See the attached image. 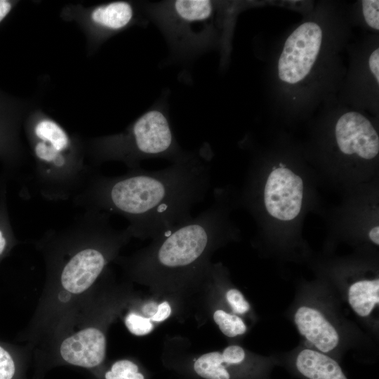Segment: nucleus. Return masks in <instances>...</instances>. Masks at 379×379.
I'll list each match as a JSON object with an SVG mask.
<instances>
[{
    "mask_svg": "<svg viewBox=\"0 0 379 379\" xmlns=\"http://www.w3.org/2000/svg\"><path fill=\"white\" fill-rule=\"evenodd\" d=\"M212 156L206 146L158 171L141 167L107 176L95 168L72 199L76 206L126 218L132 237L154 239L191 220L204 200Z\"/></svg>",
    "mask_w": 379,
    "mask_h": 379,
    "instance_id": "1",
    "label": "nucleus"
},
{
    "mask_svg": "<svg viewBox=\"0 0 379 379\" xmlns=\"http://www.w3.org/2000/svg\"><path fill=\"white\" fill-rule=\"evenodd\" d=\"M23 127L36 190L47 201L72 200L95 168L87 162L84 139L68 132L39 107L29 109Z\"/></svg>",
    "mask_w": 379,
    "mask_h": 379,
    "instance_id": "2",
    "label": "nucleus"
},
{
    "mask_svg": "<svg viewBox=\"0 0 379 379\" xmlns=\"http://www.w3.org/2000/svg\"><path fill=\"white\" fill-rule=\"evenodd\" d=\"M84 145L88 163L95 168L119 161L132 169L140 167L142 161L157 158L175 163L188 154L178 143L166 113L156 108L120 133L84 139Z\"/></svg>",
    "mask_w": 379,
    "mask_h": 379,
    "instance_id": "3",
    "label": "nucleus"
},
{
    "mask_svg": "<svg viewBox=\"0 0 379 379\" xmlns=\"http://www.w3.org/2000/svg\"><path fill=\"white\" fill-rule=\"evenodd\" d=\"M215 201L189 221L153 239L138 262L142 270L167 274L196 271L227 230L218 194Z\"/></svg>",
    "mask_w": 379,
    "mask_h": 379,
    "instance_id": "4",
    "label": "nucleus"
},
{
    "mask_svg": "<svg viewBox=\"0 0 379 379\" xmlns=\"http://www.w3.org/2000/svg\"><path fill=\"white\" fill-rule=\"evenodd\" d=\"M60 18L79 27L86 39L87 53L91 55L107 39L138 23L140 11L138 4L131 1H113L87 7L70 4L62 8Z\"/></svg>",
    "mask_w": 379,
    "mask_h": 379,
    "instance_id": "5",
    "label": "nucleus"
},
{
    "mask_svg": "<svg viewBox=\"0 0 379 379\" xmlns=\"http://www.w3.org/2000/svg\"><path fill=\"white\" fill-rule=\"evenodd\" d=\"M322 30L314 22L296 28L285 41L278 61V76L284 83L296 84L309 74L319 53Z\"/></svg>",
    "mask_w": 379,
    "mask_h": 379,
    "instance_id": "6",
    "label": "nucleus"
},
{
    "mask_svg": "<svg viewBox=\"0 0 379 379\" xmlns=\"http://www.w3.org/2000/svg\"><path fill=\"white\" fill-rule=\"evenodd\" d=\"M164 14L168 30L175 40L187 46L195 45L201 35L206 44V32L215 17L216 7L211 1L181 0L167 2ZM166 25V26H167Z\"/></svg>",
    "mask_w": 379,
    "mask_h": 379,
    "instance_id": "7",
    "label": "nucleus"
},
{
    "mask_svg": "<svg viewBox=\"0 0 379 379\" xmlns=\"http://www.w3.org/2000/svg\"><path fill=\"white\" fill-rule=\"evenodd\" d=\"M302 197V178L289 168L279 167L269 175L264 189V203L272 217L282 221L294 219L301 210Z\"/></svg>",
    "mask_w": 379,
    "mask_h": 379,
    "instance_id": "8",
    "label": "nucleus"
},
{
    "mask_svg": "<svg viewBox=\"0 0 379 379\" xmlns=\"http://www.w3.org/2000/svg\"><path fill=\"white\" fill-rule=\"evenodd\" d=\"M335 137L340 151L347 156L371 160L379 152V137L371 121L357 112H347L338 119Z\"/></svg>",
    "mask_w": 379,
    "mask_h": 379,
    "instance_id": "9",
    "label": "nucleus"
},
{
    "mask_svg": "<svg viewBox=\"0 0 379 379\" xmlns=\"http://www.w3.org/2000/svg\"><path fill=\"white\" fill-rule=\"evenodd\" d=\"M30 103L0 90V159L8 167H16L24 161L25 150L20 133Z\"/></svg>",
    "mask_w": 379,
    "mask_h": 379,
    "instance_id": "10",
    "label": "nucleus"
},
{
    "mask_svg": "<svg viewBox=\"0 0 379 379\" xmlns=\"http://www.w3.org/2000/svg\"><path fill=\"white\" fill-rule=\"evenodd\" d=\"M62 357L67 363L85 368L100 364L105 359L106 339L93 327L83 329L67 338L60 345Z\"/></svg>",
    "mask_w": 379,
    "mask_h": 379,
    "instance_id": "11",
    "label": "nucleus"
},
{
    "mask_svg": "<svg viewBox=\"0 0 379 379\" xmlns=\"http://www.w3.org/2000/svg\"><path fill=\"white\" fill-rule=\"evenodd\" d=\"M294 322L300 334L323 353L337 347L340 336L334 326L318 309L300 306L294 313Z\"/></svg>",
    "mask_w": 379,
    "mask_h": 379,
    "instance_id": "12",
    "label": "nucleus"
},
{
    "mask_svg": "<svg viewBox=\"0 0 379 379\" xmlns=\"http://www.w3.org/2000/svg\"><path fill=\"white\" fill-rule=\"evenodd\" d=\"M295 366L309 379H347L335 360L318 350H302L296 357Z\"/></svg>",
    "mask_w": 379,
    "mask_h": 379,
    "instance_id": "13",
    "label": "nucleus"
},
{
    "mask_svg": "<svg viewBox=\"0 0 379 379\" xmlns=\"http://www.w3.org/2000/svg\"><path fill=\"white\" fill-rule=\"evenodd\" d=\"M348 303L360 317L369 316L379 304V279H364L352 283L347 291Z\"/></svg>",
    "mask_w": 379,
    "mask_h": 379,
    "instance_id": "14",
    "label": "nucleus"
},
{
    "mask_svg": "<svg viewBox=\"0 0 379 379\" xmlns=\"http://www.w3.org/2000/svg\"><path fill=\"white\" fill-rule=\"evenodd\" d=\"M222 353L211 352L199 357L194 364L195 372L205 379H230V375L223 366Z\"/></svg>",
    "mask_w": 379,
    "mask_h": 379,
    "instance_id": "15",
    "label": "nucleus"
},
{
    "mask_svg": "<svg viewBox=\"0 0 379 379\" xmlns=\"http://www.w3.org/2000/svg\"><path fill=\"white\" fill-rule=\"evenodd\" d=\"M213 320L221 332L227 337H235L246 333L247 328L244 321L237 314H231L222 310H217Z\"/></svg>",
    "mask_w": 379,
    "mask_h": 379,
    "instance_id": "16",
    "label": "nucleus"
},
{
    "mask_svg": "<svg viewBox=\"0 0 379 379\" xmlns=\"http://www.w3.org/2000/svg\"><path fill=\"white\" fill-rule=\"evenodd\" d=\"M105 376V379H145L138 366L127 359L116 361Z\"/></svg>",
    "mask_w": 379,
    "mask_h": 379,
    "instance_id": "17",
    "label": "nucleus"
},
{
    "mask_svg": "<svg viewBox=\"0 0 379 379\" xmlns=\"http://www.w3.org/2000/svg\"><path fill=\"white\" fill-rule=\"evenodd\" d=\"M125 324L128 331L135 335H145L149 333L154 326L150 319L129 313L125 319Z\"/></svg>",
    "mask_w": 379,
    "mask_h": 379,
    "instance_id": "18",
    "label": "nucleus"
},
{
    "mask_svg": "<svg viewBox=\"0 0 379 379\" xmlns=\"http://www.w3.org/2000/svg\"><path fill=\"white\" fill-rule=\"evenodd\" d=\"M226 300L236 314H244L251 308L249 302L242 293L237 288H231L227 291Z\"/></svg>",
    "mask_w": 379,
    "mask_h": 379,
    "instance_id": "19",
    "label": "nucleus"
},
{
    "mask_svg": "<svg viewBox=\"0 0 379 379\" xmlns=\"http://www.w3.org/2000/svg\"><path fill=\"white\" fill-rule=\"evenodd\" d=\"M362 13L366 24L375 30L379 29V1L365 0L361 1Z\"/></svg>",
    "mask_w": 379,
    "mask_h": 379,
    "instance_id": "20",
    "label": "nucleus"
},
{
    "mask_svg": "<svg viewBox=\"0 0 379 379\" xmlns=\"http://www.w3.org/2000/svg\"><path fill=\"white\" fill-rule=\"evenodd\" d=\"M4 202L2 201L0 204V255L3 253L8 244V238L10 236V230H11Z\"/></svg>",
    "mask_w": 379,
    "mask_h": 379,
    "instance_id": "21",
    "label": "nucleus"
},
{
    "mask_svg": "<svg viewBox=\"0 0 379 379\" xmlns=\"http://www.w3.org/2000/svg\"><path fill=\"white\" fill-rule=\"evenodd\" d=\"M15 364L10 354L0 346V379H12Z\"/></svg>",
    "mask_w": 379,
    "mask_h": 379,
    "instance_id": "22",
    "label": "nucleus"
},
{
    "mask_svg": "<svg viewBox=\"0 0 379 379\" xmlns=\"http://www.w3.org/2000/svg\"><path fill=\"white\" fill-rule=\"evenodd\" d=\"M224 363L227 364H240L245 359V352L244 349L239 345H230L225 348L222 353Z\"/></svg>",
    "mask_w": 379,
    "mask_h": 379,
    "instance_id": "23",
    "label": "nucleus"
},
{
    "mask_svg": "<svg viewBox=\"0 0 379 379\" xmlns=\"http://www.w3.org/2000/svg\"><path fill=\"white\" fill-rule=\"evenodd\" d=\"M19 4L17 0H0V25L11 15Z\"/></svg>",
    "mask_w": 379,
    "mask_h": 379,
    "instance_id": "24",
    "label": "nucleus"
},
{
    "mask_svg": "<svg viewBox=\"0 0 379 379\" xmlns=\"http://www.w3.org/2000/svg\"><path fill=\"white\" fill-rule=\"evenodd\" d=\"M368 66L377 84L379 83V49H375L370 55Z\"/></svg>",
    "mask_w": 379,
    "mask_h": 379,
    "instance_id": "25",
    "label": "nucleus"
},
{
    "mask_svg": "<svg viewBox=\"0 0 379 379\" xmlns=\"http://www.w3.org/2000/svg\"><path fill=\"white\" fill-rule=\"evenodd\" d=\"M171 313V308L167 302L159 305L156 313L150 318L154 321H163L166 319Z\"/></svg>",
    "mask_w": 379,
    "mask_h": 379,
    "instance_id": "26",
    "label": "nucleus"
},
{
    "mask_svg": "<svg viewBox=\"0 0 379 379\" xmlns=\"http://www.w3.org/2000/svg\"><path fill=\"white\" fill-rule=\"evenodd\" d=\"M370 239L376 245L379 244V227L378 226L374 227L369 232Z\"/></svg>",
    "mask_w": 379,
    "mask_h": 379,
    "instance_id": "27",
    "label": "nucleus"
}]
</instances>
